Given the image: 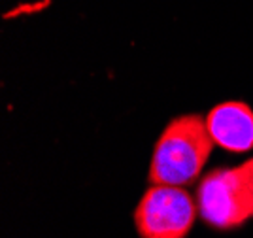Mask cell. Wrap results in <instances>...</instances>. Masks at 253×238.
I'll use <instances>...</instances> for the list:
<instances>
[{
    "instance_id": "obj_1",
    "label": "cell",
    "mask_w": 253,
    "mask_h": 238,
    "mask_svg": "<svg viewBox=\"0 0 253 238\" xmlns=\"http://www.w3.org/2000/svg\"><path fill=\"white\" fill-rule=\"evenodd\" d=\"M206 119L201 114L172 117L153 145L148 182L155 186L187 187L197 184L213 151Z\"/></svg>"
},
{
    "instance_id": "obj_2",
    "label": "cell",
    "mask_w": 253,
    "mask_h": 238,
    "mask_svg": "<svg viewBox=\"0 0 253 238\" xmlns=\"http://www.w3.org/2000/svg\"><path fill=\"white\" fill-rule=\"evenodd\" d=\"M199 218L213 231L229 233L253 219V200L242 165L215 166L197 182Z\"/></svg>"
},
{
    "instance_id": "obj_3",
    "label": "cell",
    "mask_w": 253,
    "mask_h": 238,
    "mask_svg": "<svg viewBox=\"0 0 253 238\" xmlns=\"http://www.w3.org/2000/svg\"><path fill=\"white\" fill-rule=\"evenodd\" d=\"M199 218L197 200L185 187L149 184L132 212L138 238H187Z\"/></svg>"
},
{
    "instance_id": "obj_4",
    "label": "cell",
    "mask_w": 253,
    "mask_h": 238,
    "mask_svg": "<svg viewBox=\"0 0 253 238\" xmlns=\"http://www.w3.org/2000/svg\"><path fill=\"white\" fill-rule=\"evenodd\" d=\"M213 144L229 153L253 151V108L244 100H225L204 115Z\"/></svg>"
},
{
    "instance_id": "obj_5",
    "label": "cell",
    "mask_w": 253,
    "mask_h": 238,
    "mask_svg": "<svg viewBox=\"0 0 253 238\" xmlns=\"http://www.w3.org/2000/svg\"><path fill=\"white\" fill-rule=\"evenodd\" d=\"M244 174H246V184H248V189H250V195H252L253 200V157H250L246 163H242Z\"/></svg>"
}]
</instances>
